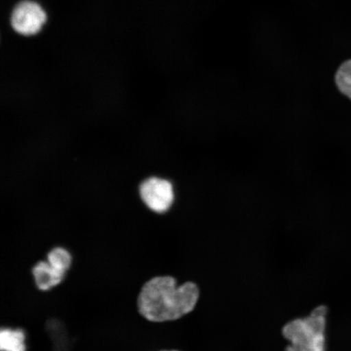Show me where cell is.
Returning a JSON list of instances; mask_svg holds the SVG:
<instances>
[{
	"label": "cell",
	"mask_w": 351,
	"mask_h": 351,
	"mask_svg": "<svg viewBox=\"0 0 351 351\" xmlns=\"http://www.w3.org/2000/svg\"><path fill=\"white\" fill-rule=\"evenodd\" d=\"M199 298L200 289L195 282L178 285L172 276H160L143 285L137 307L139 314L148 322H170L192 313Z\"/></svg>",
	"instance_id": "1"
},
{
	"label": "cell",
	"mask_w": 351,
	"mask_h": 351,
	"mask_svg": "<svg viewBox=\"0 0 351 351\" xmlns=\"http://www.w3.org/2000/svg\"><path fill=\"white\" fill-rule=\"evenodd\" d=\"M328 308L315 307L306 317L284 324L282 335L289 343L285 351H326Z\"/></svg>",
	"instance_id": "2"
},
{
	"label": "cell",
	"mask_w": 351,
	"mask_h": 351,
	"mask_svg": "<svg viewBox=\"0 0 351 351\" xmlns=\"http://www.w3.org/2000/svg\"><path fill=\"white\" fill-rule=\"evenodd\" d=\"M72 265V256L63 247H55L47 254V262L39 261L32 273L35 284L40 291H49L62 282Z\"/></svg>",
	"instance_id": "3"
},
{
	"label": "cell",
	"mask_w": 351,
	"mask_h": 351,
	"mask_svg": "<svg viewBox=\"0 0 351 351\" xmlns=\"http://www.w3.org/2000/svg\"><path fill=\"white\" fill-rule=\"evenodd\" d=\"M139 194L145 205L156 213L168 212L174 202L172 184L162 178L147 179L140 186Z\"/></svg>",
	"instance_id": "4"
},
{
	"label": "cell",
	"mask_w": 351,
	"mask_h": 351,
	"mask_svg": "<svg viewBox=\"0 0 351 351\" xmlns=\"http://www.w3.org/2000/svg\"><path fill=\"white\" fill-rule=\"evenodd\" d=\"M46 21L45 11L38 3L29 0L16 4L11 16L13 29L25 36H32L38 34Z\"/></svg>",
	"instance_id": "5"
},
{
	"label": "cell",
	"mask_w": 351,
	"mask_h": 351,
	"mask_svg": "<svg viewBox=\"0 0 351 351\" xmlns=\"http://www.w3.org/2000/svg\"><path fill=\"white\" fill-rule=\"evenodd\" d=\"M25 335L21 329L6 328L0 332V349L2 351H25Z\"/></svg>",
	"instance_id": "6"
},
{
	"label": "cell",
	"mask_w": 351,
	"mask_h": 351,
	"mask_svg": "<svg viewBox=\"0 0 351 351\" xmlns=\"http://www.w3.org/2000/svg\"><path fill=\"white\" fill-rule=\"evenodd\" d=\"M335 83L341 93L351 100V60L340 66L336 73Z\"/></svg>",
	"instance_id": "7"
},
{
	"label": "cell",
	"mask_w": 351,
	"mask_h": 351,
	"mask_svg": "<svg viewBox=\"0 0 351 351\" xmlns=\"http://www.w3.org/2000/svg\"><path fill=\"white\" fill-rule=\"evenodd\" d=\"M160 351H181V350H160Z\"/></svg>",
	"instance_id": "8"
}]
</instances>
